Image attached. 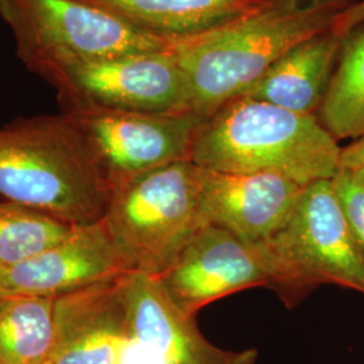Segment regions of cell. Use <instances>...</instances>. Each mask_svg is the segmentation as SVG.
I'll return each instance as SVG.
<instances>
[{
  "label": "cell",
  "instance_id": "cell-1",
  "mask_svg": "<svg viewBox=\"0 0 364 364\" xmlns=\"http://www.w3.org/2000/svg\"><path fill=\"white\" fill-rule=\"evenodd\" d=\"M359 0H259L246 13L171 50L193 87L203 119L240 97L291 48L332 28Z\"/></svg>",
  "mask_w": 364,
  "mask_h": 364
},
{
  "label": "cell",
  "instance_id": "cell-2",
  "mask_svg": "<svg viewBox=\"0 0 364 364\" xmlns=\"http://www.w3.org/2000/svg\"><path fill=\"white\" fill-rule=\"evenodd\" d=\"M0 196L70 225L103 220L112 188L70 114L0 127Z\"/></svg>",
  "mask_w": 364,
  "mask_h": 364
},
{
  "label": "cell",
  "instance_id": "cell-23",
  "mask_svg": "<svg viewBox=\"0 0 364 364\" xmlns=\"http://www.w3.org/2000/svg\"><path fill=\"white\" fill-rule=\"evenodd\" d=\"M6 297H7V296H4V293H3V291H1V289H0V304H1V301L6 299Z\"/></svg>",
  "mask_w": 364,
  "mask_h": 364
},
{
  "label": "cell",
  "instance_id": "cell-11",
  "mask_svg": "<svg viewBox=\"0 0 364 364\" xmlns=\"http://www.w3.org/2000/svg\"><path fill=\"white\" fill-rule=\"evenodd\" d=\"M130 273L105 221L76 225L64 239L11 269L0 270L4 296L57 299Z\"/></svg>",
  "mask_w": 364,
  "mask_h": 364
},
{
  "label": "cell",
  "instance_id": "cell-12",
  "mask_svg": "<svg viewBox=\"0 0 364 364\" xmlns=\"http://www.w3.org/2000/svg\"><path fill=\"white\" fill-rule=\"evenodd\" d=\"M201 210L215 225L262 243L284 224L304 185L273 173H225L201 168Z\"/></svg>",
  "mask_w": 364,
  "mask_h": 364
},
{
  "label": "cell",
  "instance_id": "cell-13",
  "mask_svg": "<svg viewBox=\"0 0 364 364\" xmlns=\"http://www.w3.org/2000/svg\"><path fill=\"white\" fill-rule=\"evenodd\" d=\"M123 277L55 299V336L48 364L120 363L129 338Z\"/></svg>",
  "mask_w": 364,
  "mask_h": 364
},
{
  "label": "cell",
  "instance_id": "cell-9",
  "mask_svg": "<svg viewBox=\"0 0 364 364\" xmlns=\"http://www.w3.org/2000/svg\"><path fill=\"white\" fill-rule=\"evenodd\" d=\"M156 278L171 301L192 317L216 299L277 284L273 260L262 243L243 240L215 225L203 227Z\"/></svg>",
  "mask_w": 364,
  "mask_h": 364
},
{
  "label": "cell",
  "instance_id": "cell-17",
  "mask_svg": "<svg viewBox=\"0 0 364 364\" xmlns=\"http://www.w3.org/2000/svg\"><path fill=\"white\" fill-rule=\"evenodd\" d=\"M53 297L7 296L0 304V364H48L54 347Z\"/></svg>",
  "mask_w": 364,
  "mask_h": 364
},
{
  "label": "cell",
  "instance_id": "cell-22",
  "mask_svg": "<svg viewBox=\"0 0 364 364\" xmlns=\"http://www.w3.org/2000/svg\"><path fill=\"white\" fill-rule=\"evenodd\" d=\"M352 173L355 174V177L362 182L364 185V168H359V169L351 170Z\"/></svg>",
  "mask_w": 364,
  "mask_h": 364
},
{
  "label": "cell",
  "instance_id": "cell-16",
  "mask_svg": "<svg viewBox=\"0 0 364 364\" xmlns=\"http://www.w3.org/2000/svg\"><path fill=\"white\" fill-rule=\"evenodd\" d=\"M317 119L336 139L364 136V22L343 39Z\"/></svg>",
  "mask_w": 364,
  "mask_h": 364
},
{
  "label": "cell",
  "instance_id": "cell-5",
  "mask_svg": "<svg viewBox=\"0 0 364 364\" xmlns=\"http://www.w3.org/2000/svg\"><path fill=\"white\" fill-rule=\"evenodd\" d=\"M22 61L36 73L72 63L168 52L173 43L87 0H0Z\"/></svg>",
  "mask_w": 364,
  "mask_h": 364
},
{
  "label": "cell",
  "instance_id": "cell-7",
  "mask_svg": "<svg viewBox=\"0 0 364 364\" xmlns=\"http://www.w3.org/2000/svg\"><path fill=\"white\" fill-rule=\"evenodd\" d=\"M70 109L193 112V87L173 50L50 66L39 72Z\"/></svg>",
  "mask_w": 364,
  "mask_h": 364
},
{
  "label": "cell",
  "instance_id": "cell-20",
  "mask_svg": "<svg viewBox=\"0 0 364 364\" xmlns=\"http://www.w3.org/2000/svg\"><path fill=\"white\" fill-rule=\"evenodd\" d=\"M364 22V0L356 1L348 10H346L338 18L332 30L338 33L340 37H346L352 28L359 26Z\"/></svg>",
  "mask_w": 364,
  "mask_h": 364
},
{
  "label": "cell",
  "instance_id": "cell-10",
  "mask_svg": "<svg viewBox=\"0 0 364 364\" xmlns=\"http://www.w3.org/2000/svg\"><path fill=\"white\" fill-rule=\"evenodd\" d=\"M122 294L129 336L156 364H255L258 359L257 350L228 351L208 341L156 277L126 274Z\"/></svg>",
  "mask_w": 364,
  "mask_h": 364
},
{
  "label": "cell",
  "instance_id": "cell-8",
  "mask_svg": "<svg viewBox=\"0 0 364 364\" xmlns=\"http://www.w3.org/2000/svg\"><path fill=\"white\" fill-rule=\"evenodd\" d=\"M76 120L112 191L173 162L191 159L203 117L195 112L147 114L105 108L65 111Z\"/></svg>",
  "mask_w": 364,
  "mask_h": 364
},
{
  "label": "cell",
  "instance_id": "cell-19",
  "mask_svg": "<svg viewBox=\"0 0 364 364\" xmlns=\"http://www.w3.org/2000/svg\"><path fill=\"white\" fill-rule=\"evenodd\" d=\"M332 182L364 264V185L347 169H340Z\"/></svg>",
  "mask_w": 364,
  "mask_h": 364
},
{
  "label": "cell",
  "instance_id": "cell-3",
  "mask_svg": "<svg viewBox=\"0 0 364 364\" xmlns=\"http://www.w3.org/2000/svg\"><path fill=\"white\" fill-rule=\"evenodd\" d=\"M341 149L316 115L240 96L201 122L191 161L225 173H273L306 186L335 178Z\"/></svg>",
  "mask_w": 364,
  "mask_h": 364
},
{
  "label": "cell",
  "instance_id": "cell-21",
  "mask_svg": "<svg viewBox=\"0 0 364 364\" xmlns=\"http://www.w3.org/2000/svg\"><path fill=\"white\" fill-rule=\"evenodd\" d=\"M364 168V136L341 149V169Z\"/></svg>",
  "mask_w": 364,
  "mask_h": 364
},
{
  "label": "cell",
  "instance_id": "cell-6",
  "mask_svg": "<svg viewBox=\"0 0 364 364\" xmlns=\"http://www.w3.org/2000/svg\"><path fill=\"white\" fill-rule=\"evenodd\" d=\"M284 293L333 284L364 294V264L332 180L304 186L284 224L262 242Z\"/></svg>",
  "mask_w": 364,
  "mask_h": 364
},
{
  "label": "cell",
  "instance_id": "cell-18",
  "mask_svg": "<svg viewBox=\"0 0 364 364\" xmlns=\"http://www.w3.org/2000/svg\"><path fill=\"white\" fill-rule=\"evenodd\" d=\"M73 227L15 203H0V270L36 257L64 239Z\"/></svg>",
  "mask_w": 364,
  "mask_h": 364
},
{
  "label": "cell",
  "instance_id": "cell-4",
  "mask_svg": "<svg viewBox=\"0 0 364 364\" xmlns=\"http://www.w3.org/2000/svg\"><path fill=\"white\" fill-rule=\"evenodd\" d=\"M201 171L183 159L112 191L103 221L130 273L162 275L205 227Z\"/></svg>",
  "mask_w": 364,
  "mask_h": 364
},
{
  "label": "cell",
  "instance_id": "cell-15",
  "mask_svg": "<svg viewBox=\"0 0 364 364\" xmlns=\"http://www.w3.org/2000/svg\"><path fill=\"white\" fill-rule=\"evenodd\" d=\"M171 43L193 38L246 13L259 0H87Z\"/></svg>",
  "mask_w": 364,
  "mask_h": 364
},
{
  "label": "cell",
  "instance_id": "cell-14",
  "mask_svg": "<svg viewBox=\"0 0 364 364\" xmlns=\"http://www.w3.org/2000/svg\"><path fill=\"white\" fill-rule=\"evenodd\" d=\"M343 37L332 28L277 60L245 95L302 115H316L338 64Z\"/></svg>",
  "mask_w": 364,
  "mask_h": 364
}]
</instances>
